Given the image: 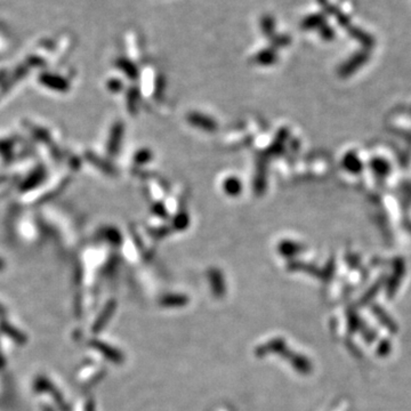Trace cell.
<instances>
[{"label":"cell","instance_id":"6da1fadb","mask_svg":"<svg viewBox=\"0 0 411 411\" xmlns=\"http://www.w3.org/2000/svg\"><path fill=\"white\" fill-rule=\"evenodd\" d=\"M0 331H2L4 335L10 337L12 340H14V342L18 344L22 345L28 342L27 336L24 335L22 331H20L19 329H16L14 326H12L11 323L5 321V320L0 321Z\"/></svg>","mask_w":411,"mask_h":411},{"label":"cell","instance_id":"7a4b0ae2","mask_svg":"<svg viewBox=\"0 0 411 411\" xmlns=\"http://www.w3.org/2000/svg\"><path fill=\"white\" fill-rule=\"evenodd\" d=\"M370 166H371L372 170L376 172L377 175L380 176H386L390 170V167L387 161H385L383 159H373L371 162H370Z\"/></svg>","mask_w":411,"mask_h":411},{"label":"cell","instance_id":"3957f363","mask_svg":"<svg viewBox=\"0 0 411 411\" xmlns=\"http://www.w3.org/2000/svg\"><path fill=\"white\" fill-rule=\"evenodd\" d=\"M90 345H93L94 348L98 349V351L102 352L103 354L106 355V357H109L111 360H114V361H118L119 360V356H118V353L114 351V349L110 348L108 345L103 344L101 342H97V340H94V342L90 343Z\"/></svg>","mask_w":411,"mask_h":411},{"label":"cell","instance_id":"277c9868","mask_svg":"<svg viewBox=\"0 0 411 411\" xmlns=\"http://www.w3.org/2000/svg\"><path fill=\"white\" fill-rule=\"evenodd\" d=\"M365 60H367V55H364V54L356 55L355 57H353V59L349 61V64L345 65L342 72L344 73V75H351V73L354 71L355 69L359 68Z\"/></svg>","mask_w":411,"mask_h":411},{"label":"cell","instance_id":"5b68a950","mask_svg":"<svg viewBox=\"0 0 411 411\" xmlns=\"http://www.w3.org/2000/svg\"><path fill=\"white\" fill-rule=\"evenodd\" d=\"M112 310H113V308L111 305L105 307V310L102 312L101 315L97 318L96 322L94 323V326H93V331L94 332H98L100 330H102V328L104 327V324L106 323V321H108V319L110 318L111 313H112Z\"/></svg>","mask_w":411,"mask_h":411},{"label":"cell","instance_id":"8992f818","mask_svg":"<svg viewBox=\"0 0 411 411\" xmlns=\"http://www.w3.org/2000/svg\"><path fill=\"white\" fill-rule=\"evenodd\" d=\"M345 166L348 170H351L353 172H359L362 169V163L359 160V158L355 157L354 154H348L345 158Z\"/></svg>","mask_w":411,"mask_h":411},{"label":"cell","instance_id":"52a82bcc","mask_svg":"<svg viewBox=\"0 0 411 411\" xmlns=\"http://www.w3.org/2000/svg\"><path fill=\"white\" fill-rule=\"evenodd\" d=\"M323 23V15H312L306 18V20H304L303 22V28L304 29H313L315 27L321 26Z\"/></svg>","mask_w":411,"mask_h":411},{"label":"cell","instance_id":"ba28073f","mask_svg":"<svg viewBox=\"0 0 411 411\" xmlns=\"http://www.w3.org/2000/svg\"><path fill=\"white\" fill-rule=\"evenodd\" d=\"M262 29H263V31H264L265 34H267V35L272 34L273 29H274V20H273L272 16H270V15L263 16Z\"/></svg>","mask_w":411,"mask_h":411},{"label":"cell","instance_id":"9c48e42d","mask_svg":"<svg viewBox=\"0 0 411 411\" xmlns=\"http://www.w3.org/2000/svg\"><path fill=\"white\" fill-rule=\"evenodd\" d=\"M5 314H6L5 308H4L2 305H0V316H4Z\"/></svg>","mask_w":411,"mask_h":411},{"label":"cell","instance_id":"30bf717a","mask_svg":"<svg viewBox=\"0 0 411 411\" xmlns=\"http://www.w3.org/2000/svg\"><path fill=\"white\" fill-rule=\"evenodd\" d=\"M87 411H94V408H93V404H92V406H90V405H88V406H87Z\"/></svg>","mask_w":411,"mask_h":411}]
</instances>
